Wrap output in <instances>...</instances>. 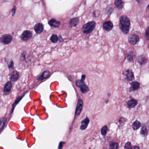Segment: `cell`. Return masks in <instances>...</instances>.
Returning <instances> with one entry per match:
<instances>
[{
	"label": "cell",
	"instance_id": "d4e9b609",
	"mask_svg": "<svg viewBox=\"0 0 149 149\" xmlns=\"http://www.w3.org/2000/svg\"><path fill=\"white\" fill-rule=\"evenodd\" d=\"M119 144L114 142H111L109 146V149H118L119 148Z\"/></svg>",
	"mask_w": 149,
	"mask_h": 149
},
{
	"label": "cell",
	"instance_id": "52a82bcc",
	"mask_svg": "<svg viewBox=\"0 0 149 149\" xmlns=\"http://www.w3.org/2000/svg\"><path fill=\"white\" fill-rule=\"evenodd\" d=\"M32 36V33L29 30L24 31L20 36V38L21 40L27 41L31 38Z\"/></svg>",
	"mask_w": 149,
	"mask_h": 149
},
{
	"label": "cell",
	"instance_id": "8992f818",
	"mask_svg": "<svg viewBox=\"0 0 149 149\" xmlns=\"http://www.w3.org/2000/svg\"><path fill=\"white\" fill-rule=\"evenodd\" d=\"M128 41L132 45H136L140 41V37L136 34L130 35L128 38Z\"/></svg>",
	"mask_w": 149,
	"mask_h": 149
},
{
	"label": "cell",
	"instance_id": "7c38bea8",
	"mask_svg": "<svg viewBox=\"0 0 149 149\" xmlns=\"http://www.w3.org/2000/svg\"><path fill=\"white\" fill-rule=\"evenodd\" d=\"M130 92H133L137 91L140 88V83L138 81H134L132 82L130 84Z\"/></svg>",
	"mask_w": 149,
	"mask_h": 149
},
{
	"label": "cell",
	"instance_id": "ba28073f",
	"mask_svg": "<svg viewBox=\"0 0 149 149\" xmlns=\"http://www.w3.org/2000/svg\"><path fill=\"white\" fill-rule=\"evenodd\" d=\"M83 106V101L81 99H79L77 104V108L75 111V115L79 116L82 112Z\"/></svg>",
	"mask_w": 149,
	"mask_h": 149
},
{
	"label": "cell",
	"instance_id": "484cf974",
	"mask_svg": "<svg viewBox=\"0 0 149 149\" xmlns=\"http://www.w3.org/2000/svg\"><path fill=\"white\" fill-rule=\"evenodd\" d=\"M50 39L52 43H56L59 40V38L56 35L53 34L51 36Z\"/></svg>",
	"mask_w": 149,
	"mask_h": 149
},
{
	"label": "cell",
	"instance_id": "4316f807",
	"mask_svg": "<svg viewBox=\"0 0 149 149\" xmlns=\"http://www.w3.org/2000/svg\"><path fill=\"white\" fill-rule=\"evenodd\" d=\"M108 130V128L107 126H103L101 130V133L102 134V135L105 136L107 133Z\"/></svg>",
	"mask_w": 149,
	"mask_h": 149
},
{
	"label": "cell",
	"instance_id": "6da1fadb",
	"mask_svg": "<svg viewBox=\"0 0 149 149\" xmlns=\"http://www.w3.org/2000/svg\"><path fill=\"white\" fill-rule=\"evenodd\" d=\"M130 20L126 15H123L119 20V27L124 34H127L130 29Z\"/></svg>",
	"mask_w": 149,
	"mask_h": 149
},
{
	"label": "cell",
	"instance_id": "8fae6325",
	"mask_svg": "<svg viewBox=\"0 0 149 149\" xmlns=\"http://www.w3.org/2000/svg\"><path fill=\"white\" fill-rule=\"evenodd\" d=\"M20 74L19 72L16 70H14L13 72L11 73V76L10 77V80L11 81L15 82L19 79Z\"/></svg>",
	"mask_w": 149,
	"mask_h": 149
},
{
	"label": "cell",
	"instance_id": "ffe728a7",
	"mask_svg": "<svg viewBox=\"0 0 149 149\" xmlns=\"http://www.w3.org/2000/svg\"><path fill=\"white\" fill-rule=\"evenodd\" d=\"M114 4L117 9L119 10H121L123 8L124 5V2L122 0H115L114 2Z\"/></svg>",
	"mask_w": 149,
	"mask_h": 149
},
{
	"label": "cell",
	"instance_id": "d6a6232c",
	"mask_svg": "<svg viewBox=\"0 0 149 149\" xmlns=\"http://www.w3.org/2000/svg\"><path fill=\"white\" fill-rule=\"evenodd\" d=\"M133 148H134V149H140V147L138 146H134L133 147Z\"/></svg>",
	"mask_w": 149,
	"mask_h": 149
},
{
	"label": "cell",
	"instance_id": "603a6c76",
	"mask_svg": "<svg viewBox=\"0 0 149 149\" xmlns=\"http://www.w3.org/2000/svg\"><path fill=\"white\" fill-rule=\"evenodd\" d=\"M141 123L140 121L138 120H136V121H134L132 125V127L133 129L134 130H138L139 128L140 127Z\"/></svg>",
	"mask_w": 149,
	"mask_h": 149
},
{
	"label": "cell",
	"instance_id": "277c9868",
	"mask_svg": "<svg viewBox=\"0 0 149 149\" xmlns=\"http://www.w3.org/2000/svg\"><path fill=\"white\" fill-rule=\"evenodd\" d=\"M13 37L10 34H4L0 38V42L4 45H8L11 42Z\"/></svg>",
	"mask_w": 149,
	"mask_h": 149
},
{
	"label": "cell",
	"instance_id": "3957f363",
	"mask_svg": "<svg viewBox=\"0 0 149 149\" xmlns=\"http://www.w3.org/2000/svg\"><path fill=\"white\" fill-rule=\"evenodd\" d=\"M96 22L94 21H91L84 24L82 28V31L85 34L92 33L96 27Z\"/></svg>",
	"mask_w": 149,
	"mask_h": 149
},
{
	"label": "cell",
	"instance_id": "f1b7e54d",
	"mask_svg": "<svg viewBox=\"0 0 149 149\" xmlns=\"http://www.w3.org/2000/svg\"><path fill=\"white\" fill-rule=\"evenodd\" d=\"M125 148L126 149H132V145L131 143L130 142H128L126 143L125 145Z\"/></svg>",
	"mask_w": 149,
	"mask_h": 149
},
{
	"label": "cell",
	"instance_id": "9c48e42d",
	"mask_svg": "<svg viewBox=\"0 0 149 149\" xmlns=\"http://www.w3.org/2000/svg\"><path fill=\"white\" fill-rule=\"evenodd\" d=\"M113 28V24L110 21H106L103 24V28L105 31L109 32Z\"/></svg>",
	"mask_w": 149,
	"mask_h": 149
},
{
	"label": "cell",
	"instance_id": "2e32d148",
	"mask_svg": "<svg viewBox=\"0 0 149 149\" xmlns=\"http://www.w3.org/2000/svg\"><path fill=\"white\" fill-rule=\"evenodd\" d=\"M89 122L90 120L88 118H86L85 119H84L83 121H81V126L80 127L81 130H86L87 128Z\"/></svg>",
	"mask_w": 149,
	"mask_h": 149
},
{
	"label": "cell",
	"instance_id": "30bf717a",
	"mask_svg": "<svg viewBox=\"0 0 149 149\" xmlns=\"http://www.w3.org/2000/svg\"><path fill=\"white\" fill-rule=\"evenodd\" d=\"M12 87V84L11 81H8L4 86V94H8L11 92Z\"/></svg>",
	"mask_w": 149,
	"mask_h": 149
},
{
	"label": "cell",
	"instance_id": "7a4b0ae2",
	"mask_svg": "<svg viewBox=\"0 0 149 149\" xmlns=\"http://www.w3.org/2000/svg\"><path fill=\"white\" fill-rule=\"evenodd\" d=\"M85 75L83 74L81 76V80H77L76 81V84L78 87L80 88L81 92L83 94H85L89 91V88L87 85L85 84L84 81L85 79Z\"/></svg>",
	"mask_w": 149,
	"mask_h": 149
},
{
	"label": "cell",
	"instance_id": "1f68e13d",
	"mask_svg": "<svg viewBox=\"0 0 149 149\" xmlns=\"http://www.w3.org/2000/svg\"><path fill=\"white\" fill-rule=\"evenodd\" d=\"M16 10V7H14L13 9H12V11H11V15H12V16H14V15H15Z\"/></svg>",
	"mask_w": 149,
	"mask_h": 149
},
{
	"label": "cell",
	"instance_id": "5bb4252c",
	"mask_svg": "<svg viewBox=\"0 0 149 149\" xmlns=\"http://www.w3.org/2000/svg\"><path fill=\"white\" fill-rule=\"evenodd\" d=\"M48 24L51 27L58 28L60 25L61 22L60 21H58L56 19H51L48 22Z\"/></svg>",
	"mask_w": 149,
	"mask_h": 149
},
{
	"label": "cell",
	"instance_id": "e0dca14e",
	"mask_svg": "<svg viewBox=\"0 0 149 149\" xmlns=\"http://www.w3.org/2000/svg\"><path fill=\"white\" fill-rule=\"evenodd\" d=\"M147 58L144 55L140 56L137 58V62L141 65L146 64L147 63Z\"/></svg>",
	"mask_w": 149,
	"mask_h": 149
},
{
	"label": "cell",
	"instance_id": "d6986e66",
	"mask_svg": "<svg viewBox=\"0 0 149 149\" xmlns=\"http://www.w3.org/2000/svg\"><path fill=\"white\" fill-rule=\"evenodd\" d=\"M50 74V72L48 70H45L41 75L40 76L38 77V81H43L44 79L48 78Z\"/></svg>",
	"mask_w": 149,
	"mask_h": 149
},
{
	"label": "cell",
	"instance_id": "f546056e",
	"mask_svg": "<svg viewBox=\"0 0 149 149\" xmlns=\"http://www.w3.org/2000/svg\"><path fill=\"white\" fill-rule=\"evenodd\" d=\"M149 28L147 27V29L146 30V32H145V36L147 38V39H149Z\"/></svg>",
	"mask_w": 149,
	"mask_h": 149
},
{
	"label": "cell",
	"instance_id": "4dcf8cb0",
	"mask_svg": "<svg viewBox=\"0 0 149 149\" xmlns=\"http://www.w3.org/2000/svg\"><path fill=\"white\" fill-rule=\"evenodd\" d=\"M20 58H21V60H22V61L26 60V53L25 52L21 54Z\"/></svg>",
	"mask_w": 149,
	"mask_h": 149
},
{
	"label": "cell",
	"instance_id": "4fadbf2b",
	"mask_svg": "<svg viewBox=\"0 0 149 149\" xmlns=\"http://www.w3.org/2000/svg\"><path fill=\"white\" fill-rule=\"evenodd\" d=\"M34 30L37 34H40L44 30V26L41 23L36 24L34 26Z\"/></svg>",
	"mask_w": 149,
	"mask_h": 149
},
{
	"label": "cell",
	"instance_id": "5b68a950",
	"mask_svg": "<svg viewBox=\"0 0 149 149\" xmlns=\"http://www.w3.org/2000/svg\"><path fill=\"white\" fill-rule=\"evenodd\" d=\"M122 74L125 76V79L128 82L132 81L134 79V75L133 73L130 70H124Z\"/></svg>",
	"mask_w": 149,
	"mask_h": 149
},
{
	"label": "cell",
	"instance_id": "ac0fdd59",
	"mask_svg": "<svg viewBox=\"0 0 149 149\" xmlns=\"http://www.w3.org/2000/svg\"><path fill=\"white\" fill-rule=\"evenodd\" d=\"M137 104H138V102L137 100L135 99H132L128 101L127 104L128 108L132 109L134 108V107L136 106Z\"/></svg>",
	"mask_w": 149,
	"mask_h": 149
},
{
	"label": "cell",
	"instance_id": "44dd1931",
	"mask_svg": "<svg viewBox=\"0 0 149 149\" xmlns=\"http://www.w3.org/2000/svg\"><path fill=\"white\" fill-rule=\"evenodd\" d=\"M135 56H136V55L134 52L131 51L128 54V56H127V59L129 62H132L135 59Z\"/></svg>",
	"mask_w": 149,
	"mask_h": 149
},
{
	"label": "cell",
	"instance_id": "9a60e30c",
	"mask_svg": "<svg viewBox=\"0 0 149 149\" xmlns=\"http://www.w3.org/2000/svg\"><path fill=\"white\" fill-rule=\"evenodd\" d=\"M79 21H80V19L79 17H76L71 19L69 22L70 26L71 27H76L79 23Z\"/></svg>",
	"mask_w": 149,
	"mask_h": 149
},
{
	"label": "cell",
	"instance_id": "7402d4cb",
	"mask_svg": "<svg viewBox=\"0 0 149 149\" xmlns=\"http://www.w3.org/2000/svg\"><path fill=\"white\" fill-rule=\"evenodd\" d=\"M6 118L5 117H2L0 119V132H1L4 128Z\"/></svg>",
	"mask_w": 149,
	"mask_h": 149
},
{
	"label": "cell",
	"instance_id": "83f0119b",
	"mask_svg": "<svg viewBox=\"0 0 149 149\" xmlns=\"http://www.w3.org/2000/svg\"><path fill=\"white\" fill-rule=\"evenodd\" d=\"M7 65L8 66V67L9 69H14V62L13 60L11 59V60L9 62H7Z\"/></svg>",
	"mask_w": 149,
	"mask_h": 149
},
{
	"label": "cell",
	"instance_id": "cb8c5ba5",
	"mask_svg": "<svg viewBox=\"0 0 149 149\" xmlns=\"http://www.w3.org/2000/svg\"><path fill=\"white\" fill-rule=\"evenodd\" d=\"M148 130L146 126H143L140 130V134L143 136H146L148 134Z\"/></svg>",
	"mask_w": 149,
	"mask_h": 149
}]
</instances>
